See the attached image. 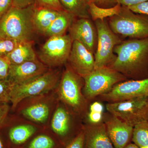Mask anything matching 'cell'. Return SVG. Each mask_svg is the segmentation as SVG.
I'll return each instance as SVG.
<instances>
[{
    "label": "cell",
    "mask_w": 148,
    "mask_h": 148,
    "mask_svg": "<svg viewBox=\"0 0 148 148\" xmlns=\"http://www.w3.org/2000/svg\"><path fill=\"white\" fill-rule=\"evenodd\" d=\"M116 57L108 66L129 80L148 78V38L123 40L114 49Z\"/></svg>",
    "instance_id": "6da1fadb"
},
{
    "label": "cell",
    "mask_w": 148,
    "mask_h": 148,
    "mask_svg": "<svg viewBox=\"0 0 148 148\" xmlns=\"http://www.w3.org/2000/svg\"><path fill=\"white\" fill-rule=\"evenodd\" d=\"M35 4L18 8L12 6L0 18V37L19 42L33 41L36 32L33 16Z\"/></svg>",
    "instance_id": "7a4b0ae2"
},
{
    "label": "cell",
    "mask_w": 148,
    "mask_h": 148,
    "mask_svg": "<svg viewBox=\"0 0 148 148\" xmlns=\"http://www.w3.org/2000/svg\"><path fill=\"white\" fill-rule=\"evenodd\" d=\"M84 85L83 78L67 64L58 84V95L67 107L79 115L87 114L89 108L88 101L82 92Z\"/></svg>",
    "instance_id": "3957f363"
},
{
    "label": "cell",
    "mask_w": 148,
    "mask_h": 148,
    "mask_svg": "<svg viewBox=\"0 0 148 148\" xmlns=\"http://www.w3.org/2000/svg\"><path fill=\"white\" fill-rule=\"evenodd\" d=\"M107 20L112 31L122 38H148V15L135 13L121 6L119 13Z\"/></svg>",
    "instance_id": "277c9868"
},
{
    "label": "cell",
    "mask_w": 148,
    "mask_h": 148,
    "mask_svg": "<svg viewBox=\"0 0 148 148\" xmlns=\"http://www.w3.org/2000/svg\"><path fill=\"white\" fill-rule=\"evenodd\" d=\"M61 76L59 71L49 70L31 80L14 85L10 101L12 108H16L18 103L25 98L42 95L54 89L58 85Z\"/></svg>",
    "instance_id": "5b68a950"
},
{
    "label": "cell",
    "mask_w": 148,
    "mask_h": 148,
    "mask_svg": "<svg viewBox=\"0 0 148 148\" xmlns=\"http://www.w3.org/2000/svg\"><path fill=\"white\" fill-rule=\"evenodd\" d=\"M83 78V93L88 101L107 93L116 85L128 80L122 74L108 66L95 69Z\"/></svg>",
    "instance_id": "8992f818"
},
{
    "label": "cell",
    "mask_w": 148,
    "mask_h": 148,
    "mask_svg": "<svg viewBox=\"0 0 148 148\" xmlns=\"http://www.w3.org/2000/svg\"><path fill=\"white\" fill-rule=\"evenodd\" d=\"M109 113L134 127L148 121V96H140L119 102L107 103Z\"/></svg>",
    "instance_id": "52a82bcc"
},
{
    "label": "cell",
    "mask_w": 148,
    "mask_h": 148,
    "mask_svg": "<svg viewBox=\"0 0 148 148\" xmlns=\"http://www.w3.org/2000/svg\"><path fill=\"white\" fill-rule=\"evenodd\" d=\"M97 29L98 41L94 54L95 69L108 66L114 60L116 55L114 49L123 40L110 28L108 20L94 21Z\"/></svg>",
    "instance_id": "ba28073f"
},
{
    "label": "cell",
    "mask_w": 148,
    "mask_h": 148,
    "mask_svg": "<svg viewBox=\"0 0 148 148\" xmlns=\"http://www.w3.org/2000/svg\"><path fill=\"white\" fill-rule=\"evenodd\" d=\"M73 42L69 34L49 37L40 49L38 54L40 61L48 68L66 64Z\"/></svg>",
    "instance_id": "9c48e42d"
},
{
    "label": "cell",
    "mask_w": 148,
    "mask_h": 148,
    "mask_svg": "<svg viewBox=\"0 0 148 148\" xmlns=\"http://www.w3.org/2000/svg\"><path fill=\"white\" fill-rule=\"evenodd\" d=\"M148 94V78L140 80H127L116 85L109 92L100 96L108 103L119 102Z\"/></svg>",
    "instance_id": "30bf717a"
},
{
    "label": "cell",
    "mask_w": 148,
    "mask_h": 148,
    "mask_svg": "<svg viewBox=\"0 0 148 148\" xmlns=\"http://www.w3.org/2000/svg\"><path fill=\"white\" fill-rule=\"evenodd\" d=\"M69 31L73 41L79 42L94 55L97 48L98 34L95 23L91 18L75 19Z\"/></svg>",
    "instance_id": "8fae6325"
},
{
    "label": "cell",
    "mask_w": 148,
    "mask_h": 148,
    "mask_svg": "<svg viewBox=\"0 0 148 148\" xmlns=\"http://www.w3.org/2000/svg\"><path fill=\"white\" fill-rule=\"evenodd\" d=\"M67 63L74 71L82 78L95 69L94 54L77 41H73Z\"/></svg>",
    "instance_id": "7c38bea8"
},
{
    "label": "cell",
    "mask_w": 148,
    "mask_h": 148,
    "mask_svg": "<svg viewBox=\"0 0 148 148\" xmlns=\"http://www.w3.org/2000/svg\"><path fill=\"white\" fill-rule=\"evenodd\" d=\"M48 67L38 59L17 65H10L8 78L14 85L21 84L41 75Z\"/></svg>",
    "instance_id": "4fadbf2b"
},
{
    "label": "cell",
    "mask_w": 148,
    "mask_h": 148,
    "mask_svg": "<svg viewBox=\"0 0 148 148\" xmlns=\"http://www.w3.org/2000/svg\"><path fill=\"white\" fill-rule=\"evenodd\" d=\"M110 115L103 119L109 138L114 148H124L132 139L134 127L111 114Z\"/></svg>",
    "instance_id": "5bb4252c"
},
{
    "label": "cell",
    "mask_w": 148,
    "mask_h": 148,
    "mask_svg": "<svg viewBox=\"0 0 148 148\" xmlns=\"http://www.w3.org/2000/svg\"><path fill=\"white\" fill-rule=\"evenodd\" d=\"M84 131V148H114L109 138L104 122L86 125Z\"/></svg>",
    "instance_id": "9a60e30c"
},
{
    "label": "cell",
    "mask_w": 148,
    "mask_h": 148,
    "mask_svg": "<svg viewBox=\"0 0 148 148\" xmlns=\"http://www.w3.org/2000/svg\"><path fill=\"white\" fill-rule=\"evenodd\" d=\"M60 11L35 5L33 20L36 31L43 34L59 15Z\"/></svg>",
    "instance_id": "2e32d148"
},
{
    "label": "cell",
    "mask_w": 148,
    "mask_h": 148,
    "mask_svg": "<svg viewBox=\"0 0 148 148\" xmlns=\"http://www.w3.org/2000/svg\"><path fill=\"white\" fill-rule=\"evenodd\" d=\"M6 57L11 65H17L37 59L33 41L20 42Z\"/></svg>",
    "instance_id": "e0dca14e"
},
{
    "label": "cell",
    "mask_w": 148,
    "mask_h": 148,
    "mask_svg": "<svg viewBox=\"0 0 148 148\" xmlns=\"http://www.w3.org/2000/svg\"><path fill=\"white\" fill-rule=\"evenodd\" d=\"M76 18L66 11H61L59 15L43 34L49 38L65 34Z\"/></svg>",
    "instance_id": "ac0fdd59"
},
{
    "label": "cell",
    "mask_w": 148,
    "mask_h": 148,
    "mask_svg": "<svg viewBox=\"0 0 148 148\" xmlns=\"http://www.w3.org/2000/svg\"><path fill=\"white\" fill-rule=\"evenodd\" d=\"M71 126V117L69 112L63 107H58L51 120L52 130L57 135L65 136L69 133Z\"/></svg>",
    "instance_id": "d6986e66"
},
{
    "label": "cell",
    "mask_w": 148,
    "mask_h": 148,
    "mask_svg": "<svg viewBox=\"0 0 148 148\" xmlns=\"http://www.w3.org/2000/svg\"><path fill=\"white\" fill-rule=\"evenodd\" d=\"M64 10L78 18H90L88 12L91 0H59Z\"/></svg>",
    "instance_id": "ffe728a7"
},
{
    "label": "cell",
    "mask_w": 148,
    "mask_h": 148,
    "mask_svg": "<svg viewBox=\"0 0 148 148\" xmlns=\"http://www.w3.org/2000/svg\"><path fill=\"white\" fill-rule=\"evenodd\" d=\"M21 113L25 117L32 121L43 123L48 118L49 109L45 103H38L29 106Z\"/></svg>",
    "instance_id": "44dd1931"
},
{
    "label": "cell",
    "mask_w": 148,
    "mask_h": 148,
    "mask_svg": "<svg viewBox=\"0 0 148 148\" xmlns=\"http://www.w3.org/2000/svg\"><path fill=\"white\" fill-rule=\"evenodd\" d=\"M121 7V5L119 3L112 7H101L97 5L93 0H91L89 5L88 12L92 21L103 20L117 14Z\"/></svg>",
    "instance_id": "7402d4cb"
},
{
    "label": "cell",
    "mask_w": 148,
    "mask_h": 148,
    "mask_svg": "<svg viewBox=\"0 0 148 148\" xmlns=\"http://www.w3.org/2000/svg\"><path fill=\"white\" fill-rule=\"evenodd\" d=\"M36 132V128L30 125H21L12 128L9 131L11 141L16 145L24 143Z\"/></svg>",
    "instance_id": "603a6c76"
},
{
    "label": "cell",
    "mask_w": 148,
    "mask_h": 148,
    "mask_svg": "<svg viewBox=\"0 0 148 148\" xmlns=\"http://www.w3.org/2000/svg\"><path fill=\"white\" fill-rule=\"evenodd\" d=\"M132 140L139 147L148 146V121L134 126Z\"/></svg>",
    "instance_id": "cb8c5ba5"
},
{
    "label": "cell",
    "mask_w": 148,
    "mask_h": 148,
    "mask_svg": "<svg viewBox=\"0 0 148 148\" xmlns=\"http://www.w3.org/2000/svg\"><path fill=\"white\" fill-rule=\"evenodd\" d=\"M14 84L9 79H0V103H8L10 102L11 94Z\"/></svg>",
    "instance_id": "d4e9b609"
},
{
    "label": "cell",
    "mask_w": 148,
    "mask_h": 148,
    "mask_svg": "<svg viewBox=\"0 0 148 148\" xmlns=\"http://www.w3.org/2000/svg\"><path fill=\"white\" fill-rule=\"evenodd\" d=\"M20 42L9 38L0 37V56L6 57Z\"/></svg>",
    "instance_id": "484cf974"
},
{
    "label": "cell",
    "mask_w": 148,
    "mask_h": 148,
    "mask_svg": "<svg viewBox=\"0 0 148 148\" xmlns=\"http://www.w3.org/2000/svg\"><path fill=\"white\" fill-rule=\"evenodd\" d=\"M54 146V142L50 137L40 135L32 140L29 148H53Z\"/></svg>",
    "instance_id": "4316f807"
},
{
    "label": "cell",
    "mask_w": 148,
    "mask_h": 148,
    "mask_svg": "<svg viewBox=\"0 0 148 148\" xmlns=\"http://www.w3.org/2000/svg\"><path fill=\"white\" fill-rule=\"evenodd\" d=\"M35 5L38 6L43 7L54 10H64L59 0H35Z\"/></svg>",
    "instance_id": "83f0119b"
},
{
    "label": "cell",
    "mask_w": 148,
    "mask_h": 148,
    "mask_svg": "<svg viewBox=\"0 0 148 148\" xmlns=\"http://www.w3.org/2000/svg\"><path fill=\"white\" fill-rule=\"evenodd\" d=\"M84 131L83 128L65 148H84Z\"/></svg>",
    "instance_id": "f1b7e54d"
},
{
    "label": "cell",
    "mask_w": 148,
    "mask_h": 148,
    "mask_svg": "<svg viewBox=\"0 0 148 148\" xmlns=\"http://www.w3.org/2000/svg\"><path fill=\"white\" fill-rule=\"evenodd\" d=\"M10 65L6 57L0 56V79L8 77Z\"/></svg>",
    "instance_id": "f546056e"
},
{
    "label": "cell",
    "mask_w": 148,
    "mask_h": 148,
    "mask_svg": "<svg viewBox=\"0 0 148 148\" xmlns=\"http://www.w3.org/2000/svg\"><path fill=\"white\" fill-rule=\"evenodd\" d=\"M86 115L88 121L90 124H97L103 121L104 114L103 113L88 111Z\"/></svg>",
    "instance_id": "4dcf8cb0"
},
{
    "label": "cell",
    "mask_w": 148,
    "mask_h": 148,
    "mask_svg": "<svg viewBox=\"0 0 148 148\" xmlns=\"http://www.w3.org/2000/svg\"><path fill=\"white\" fill-rule=\"evenodd\" d=\"M127 7L135 13L148 15V1Z\"/></svg>",
    "instance_id": "1f68e13d"
},
{
    "label": "cell",
    "mask_w": 148,
    "mask_h": 148,
    "mask_svg": "<svg viewBox=\"0 0 148 148\" xmlns=\"http://www.w3.org/2000/svg\"><path fill=\"white\" fill-rule=\"evenodd\" d=\"M9 111L8 103H0V127L5 121Z\"/></svg>",
    "instance_id": "d6a6232c"
},
{
    "label": "cell",
    "mask_w": 148,
    "mask_h": 148,
    "mask_svg": "<svg viewBox=\"0 0 148 148\" xmlns=\"http://www.w3.org/2000/svg\"><path fill=\"white\" fill-rule=\"evenodd\" d=\"M12 5V0H0V18Z\"/></svg>",
    "instance_id": "836d02e7"
},
{
    "label": "cell",
    "mask_w": 148,
    "mask_h": 148,
    "mask_svg": "<svg viewBox=\"0 0 148 148\" xmlns=\"http://www.w3.org/2000/svg\"><path fill=\"white\" fill-rule=\"evenodd\" d=\"M35 3V0H12V6L18 8H25Z\"/></svg>",
    "instance_id": "e575fe53"
},
{
    "label": "cell",
    "mask_w": 148,
    "mask_h": 148,
    "mask_svg": "<svg viewBox=\"0 0 148 148\" xmlns=\"http://www.w3.org/2000/svg\"><path fill=\"white\" fill-rule=\"evenodd\" d=\"M98 6L103 8H110L116 4V0H93Z\"/></svg>",
    "instance_id": "d590c367"
},
{
    "label": "cell",
    "mask_w": 148,
    "mask_h": 148,
    "mask_svg": "<svg viewBox=\"0 0 148 148\" xmlns=\"http://www.w3.org/2000/svg\"><path fill=\"white\" fill-rule=\"evenodd\" d=\"M147 1L148 0H116V3L123 6L129 7Z\"/></svg>",
    "instance_id": "8d00e7d4"
},
{
    "label": "cell",
    "mask_w": 148,
    "mask_h": 148,
    "mask_svg": "<svg viewBox=\"0 0 148 148\" xmlns=\"http://www.w3.org/2000/svg\"><path fill=\"white\" fill-rule=\"evenodd\" d=\"M104 108L103 104L100 102L95 101L90 104L88 108V111L98 112H104Z\"/></svg>",
    "instance_id": "74e56055"
},
{
    "label": "cell",
    "mask_w": 148,
    "mask_h": 148,
    "mask_svg": "<svg viewBox=\"0 0 148 148\" xmlns=\"http://www.w3.org/2000/svg\"><path fill=\"white\" fill-rule=\"evenodd\" d=\"M140 148L138 146L136 145L135 144H128L127 145L125 146L124 148Z\"/></svg>",
    "instance_id": "f35d334b"
},
{
    "label": "cell",
    "mask_w": 148,
    "mask_h": 148,
    "mask_svg": "<svg viewBox=\"0 0 148 148\" xmlns=\"http://www.w3.org/2000/svg\"><path fill=\"white\" fill-rule=\"evenodd\" d=\"M0 148H3V145L1 137H0Z\"/></svg>",
    "instance_id": "ab89813d"
},
{
    "label": "cell",
    "mask_w": 148,
    "mask_h": 148,
    "mask_svg": "<svg viewBox=\"0 0 148 148\" xmlns=\"http://www.w3.org/2000/svg\"><path fill=\"white\" fill-rule=\"evenodd\" d=\"M140 148H148V146L147 147H140Z\"/></svg>",
    "instance_id": "60d3db41"
},
{
    "label": "cell",
    "mask_w": 148,
    "mask_h": 148,
    "mask_svg": "<svg viewBox=\"0 0 148 148\" xmlns=\"http://www.w3.org/2000/svg\"><path fill=\"white\" fill-rule=\"evenodd\" d=\"M147 96H148V94H147Z\"/></svg>",
    "instance_id": "b9f144b4"
}]
</instances>
